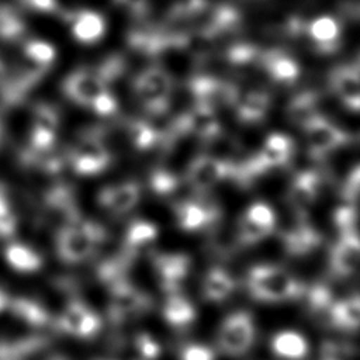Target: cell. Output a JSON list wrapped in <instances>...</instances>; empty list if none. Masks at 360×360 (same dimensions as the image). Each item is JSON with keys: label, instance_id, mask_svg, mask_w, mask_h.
I'll return each mask as SVG.
<instances>
[{"label": "cell", "instance_id": "obj_50", "mask_svg": "<svg viewBox=\"0 0 360 360\" xmlns=\"http://www.w3.org/2000/svg\"><path fill=\"white\" fill-rule=\"evenodd\" d=\"M10 205H8V200L6 198V194L3 191V188L0 187V217L10 214Z\"/></svg>", "mask_w": 360, "mask_h": 360}, {"label": "cell", "instance_id": "obj_33", "mask_svg": "<svg viewBox=\"0 0 360 360\" xmlns=\"http://www.w3.org/2000/svg\"><path fill=\"white\" fill-rule=\"evenodd\" d=\"M7 307H10V309L17 318L27 322L28 325L41 326L45 325L49 319L48 312L44 309V307L31 300L15 298L13 301H8Z\"/></svg>", "mask_w": 360, "mask_h": 360}, {"label": "cell", "instance_id": "obj_25", "mask_svg": "<svg viewBox=\"0 0 360 360\" xmlns=\"http://www.w3.org/2000/svg\"><path fill=\"white\" fill-rule=\"evenodd\" d=\"M292 156V141L283 134H270L257 153V158L264 169L288 163Z\"/></svg>", "mask_w": 360, "mask_h": 360}, {"label": "cell", "instance_id": "obj_13", "mask_svg": "<svg viewBox=\"0 0 360 360\" xmlns=\"http://www.w3.org/2000/svg\"><path fill=\"white\" fill-rule=\"evenodd\" d=\"M58 325L63 332L72 336L89 338L98 330L100 319L97 314L82 301H70L60 314Z\"/></svg>", "mask_w": 360, "mask_h": 360}, {"label": "cell", "instance_id": "obj_16", "mask_svg": "<svg viewBox=\"0 0 360 360\" xmlns=\"http://www.w3.org/2000/svg\"><path fill=\"white\" fill-rule=\"evenodd\" d=\"M174 215L179 226L184 231H198L219 219L218 208L200 201L184 200L174 204Z\"/></svg>", "mask_w": 360, "mask_h": 360}, {"label": "cell", "instance_id": "obj_6", "mask_svg": "<svg viewBox=\"0 0 360 360\" xmlns=\"http://www.w3.org/2000/svg\"><path fill=\"white\" fill-rule=\"evenodd\" d=\"M176 125L179 135L193 134L205 142H212L221 135L215 108L202 103H195L193 108L176 120Z\"/></svg>", "mask_w": 360, "mask_h": 360}, {"label": "cell", "instance_id": "obj_18", "mask_svg": "<svg viewBox=\"0 0 360 360\" xmlns=\"http://www.w3.org/2000/svg\"><path fill=\"white\" fill-rule=\"evenodd\" d=\"M58 128V115L49 105L41 104L35 108L34 124L31 132V146L34 150L44 153L51 149L55 142Z\"/></svg>", "mask_w": 360, "mask_h": 360}, {"label": "cell", "instance_id": "obj_38", "mask_svg": "<svg viewBox=\"0 0 360 360\" xmlns=\"http://www.w3.org/2000/svg\"><path fill=\"white\" fill-rule=\"evenodd\" d=\"M248 219L262 225V226H266V228H270V229H274L276 226V214L274 211L271 210V207H269L267 204L264 202H255L252 204L243 214Z\"/></svg>", "mask_w": 360, "mask_h": 360}, {"label": "cell", "instance_id": "obj_41", "mask_svg": "<svg viewBox=\"0 0 360 360\" xmlns=\"http://www.w3.org/2000/svg\"><path fill=\"white\" fill-rule=\"evenodd\" d=\"M22 22L7 8H0V37L17 38L22 32Z\"/></svg>", "mask_w": 360, "mask_h": 360}, {"label": "cell", "instance_id": "obj_29", "mask_svg": "<svg viewBox=\"0 0 360 360\" xmlns=\"http://www.w3.org/2000/svg\"><path fill=\"white\" fill-rule=\"evenodd\" d=\"M270 104L267 93L260 90L249 91L242 98L236 100V117L242 122H257L264 118Z\"/></svg>", "mask_w": 360, "mask_h": 360}, {"label": "cell", "instance_id": "obj_49", "mask_svg": "<svg viewBox=\"0 0 360 360\" xmlns=\"http://www.w3.org/2000/svg\"><path fill=\"white\" fill-rule=\"evenodd\" d=\"M25 6L38 11H53L56 8L55 0H21Z\"/></svg>", "mask_w": 360, "mask_h": 360}, {"label": "cell", "instance_id": "obj_1", "mask_svg": "<svg viewBox=\"0 0 360 360\" xmlns=\"http://www.w3.org/2000/svg\"><path fill=\"white\" fill-rule=\"evenodd\" d=\"M248 290L262 302H284L304 294V285L294 276L273 264L253 266L248 273Z\"/></svg>", "mask_w": 360, "mask_h": 360}, {"label": "cell", "instance_id": "obj_17", "mask_svg": "<svg viewBox=\"0 0 360 360\" xmlns=\"http://www.w3.org/2000/svg\"><path fill=\"white\" fill-rule=\"evenodd\" d=\"M330 86L339 100L352 111H360V72L359 68L340 66L330 75Z\"/></svg>", "mask_w": 360, "mask_h": 360}, {"label": "cell", "instance_id": "obj_39", "mask_svg": "<svg viewBox=\"0 0 360 360\" xmlns=\"http://www.w3.org/2000/svg\"><path fill=\"white\" fill-rule=\"evenodd\" d=\"M135 350L138 352L139 360H156L160 354L159 343L148 333H139L134 339Z\"/></svg>", "mask_w": 360, "mask_h": 360}, {"label": "cell", "instance_id": "obj_21", "mask_svg": "<svg viewBox=\"0 0 360 360\" xmlns=\"http://www.w3.org/2000/svg\"><path fill=\"white\" fill-rule=\"evenodd\" d=\"M318 187H319V180L314 172H302L292 179L288 188L287 200L301 217L314 204L316 198Z\"/></svg>", "mask_w": 360, "mask_h": 360}, {"label": "cell", "instance_id": "obj_11", "mask_svg": "<svg viewBox=\"0 0 360 360\" xmlns=\"http://www.w3.org/2000/svg\"><path fill=\"white\" fill-rule=\"evenodd\" d=\"M229 176L231 163L208 155L197 156L187 170V180L190 186L198 193L211 188L222 179Z\"/></svg>", "mask_w": 360, "mask_h": 360}, {"label": "cell", "instance_id": "obj_30", "mask_svg": "<svg viewBox=\"0 0 360 360\" xmlns=\"http://www.w3.org/2000/svg\"><path fill=\"white\" fill-rule=\"evenodd\" d=\"M162 314L169 325L177 328L190 325L195 318V309L193 304L179 292L169 294L167 300L165 301Z\"/></svg>", "mask_w": 360, "mask_h": 360}, {"label": "cell", "instance_id": "obj_52", "mask_svg": "<svg viewBox=\"0 0 360 360\" xmlns=\"http://www.w3.org/2000/svg\"><path fill=\"white\" fill-rule=\"evenodd\" d=\"M49 360H66V359H65V357H59V356H58V357H52V359H49Z\"/></svg>", "mask_w": 360, "mask_h": 360}, {"label": "cell", "instance_id": "obj_4", "mask_svg": "<svg viewBox=\"0 0 360 360\" xmlns=\"http://www.w3.org/2000/svg\"><path fill=\"white\" fill-rule=\"evenodd\" d=\"M172 87L170 75L159 66L145 69L134 82L136 97L150 114L167 111V98Z\"/></svg>", "mask_w": 360, "mask_h": 360}, {"label": "cell", "instance_id": "obj_19", "mask_svg": "<svg viewBox=\"0 0 360 360\" xmlns=\"http://www.w3.org/2000/svg\"><path fill=\"white\" fill-rule=\"evenodd\" d=\"M305 31L318 52L332 53L338 49L340 25L336 18L330 15H319L305 27Z\"/></svg>", "mask_w": 360, "mask_h": 360}, {"label": "cell", "instance_id": "obj_44", "mask_svg": "<svg viewBox=\"0 0 360 360\" xmlns=\"http://www.w3.org/2000/svg\"><path fill=\"white\" fill-rule=\"evenodd\" d=\"M181 360H214L215 354L211 347L205 345H187L180 353Z\"/></svg>", "mask_w": 360, "mask_h": 360}, {"label": "cell", "instance_id": "obj_22", "mask_svg": "<svg viewBox=\"0 0 360 360\" xmlns=\"http://www.w3.org/2000/svg\"><path fill=\"white\" fill-rule=\"evenodd\" d=\"M72 35L82 44H93L103 38L105 32V21L101 14L91 10H80L73 14Z\"/></svg>", "mask_w": 360, "mask_h": 360}, {"label": "cell", "instance_id": "obj_8", "mask_svg": "<svg viewBox=\"0 0 360 360\" xmlns=\"http://www.w3.org/2000/svg\"><path fill=\"white\" fill-rule=\"evenodd\" d=\"M70 162L80 176H94L110 163V153L98 138L86 136L70 152Z\"/></svg>", "mask_w": 360, "mask_h": 360}, {"label": "cell", "instance_id": "obj_51", "mask_svg": "<svg viewBox=\"0 0 360 360\" xmlns=\"http://www.w3.org/2000/svg\"><path fill=\"white\" fill-rule=\"evenodd\" d=\"M7 305H8V297L6 295V292L0 287V311L4 309Z\"/></svg>", "mask_w": 360, "mask_h": 360}, {"label": "cell", "instance_id": "obj_28", "mask_svg": "<svg viewBox=\"0 0 360 360\" xmlns=\"http://www.w3.org/2000/svg\"><path fill=\"white\" fill-rule=\"evenodd\" d=\"M235 290V281L224 269L212 267L207 271L202 280V295L211 302L226 300Z\"/></svg>", "mask_w": 360, "mask_h": 360}, {"label": "cell", "instance_id": "obj_37", "mask_svg": "<svg viewBox=\"0 0 360 360\" xmlns=\"http://www.w3.org/2000/svg\"><path fill=\"white\" fill-rule=\"evenodd\" d=\"M24 53L31 60V63L39 66H49L56 56L53 45L41 39H31L24 45Z\"/></svg>", "mask_w": 360, "mask_h": 360}, {"label": "cell", "instance_id": "obj_36", "mask_svg": "<svg viewBox=\"0 0 360 360\" xmlns=\"http://www.w3.org/2000/svg\"><path fill=\"white\" fill-rule=\"evenodd\" d=\"M273 229L262 226L250 219H248L245 215H242L239 225H238V243L242 246H250L255 245L264 238H267Z\"/></svg>", "mask_w": 360, "mask_h": 360}, {"label": "cell", "instance_id": "obj_3", "mask_svg": "<svg viewBox=\"0 0 360 360\" xmlns=\"http://www.w3.org/2000/svg\"><path fill=\"white\" fill-rule=\"evenodd\" d=\"M255 335L256 329L252 315L246 311L233 312L219 326L217 336L218 347L228 356H242L252 347Z\"/></svg>", "mask_w": 360, "mask_h": 360}, {"label": "cell", "instance_id": "obj_40", "mask_svg": "<svg viewBox=\"0 0 360 360\" xmlns=\"http://www.w3.org/2000/svg\"><path fill=\"white\" fill-rule=\"evenodd\" d=\"M332 302V294L325 285L316 284L308 290V304L314 312L328 311Z\"/></svg>", "mask_w": 360, "mask_h": 360}, {"label": "cell", "instance_id": "obj_43", "mask_svg": "<svg viewBox=\"0 0 360 360\" xmlns=\"http://www.w3.org/2000/svg\"><path fill=\"white\" fill-rule=\"evenodd\" d=\"M90 107L98 114V115H103V117H107V115H111L112 112H115L117 110V100L114 98V96L105 90L103 91L101 94H98L93 103L90 104Z\"/></svg>", "mask_w": 360, "mask_h": 360}, {"label": "cell", "instance_id": "obj_35", "mask_svg": "<svg viewBox=\"0 0 360 360\" xmlns=\"http://www.w3.org/2000/svg\"><path fill=\"white\" fill-rule=\"evenodd\" d=\"M128 135H129L132 145L141 150L149 149L159 139V136L155 132V129L152 128V125L149 122L141 121V120H135V121L129 122Z\"/></svg>", "mask_w": 360, "mask_h": 360}, {"label": "cell", "instance_id": "obj_2", "mask_svg": "<svg viewBox=\"0 0 360 360\" xmlns=\"http://www.w3.org/2000/svg\"><path fill=\"white\" fill-rule=\"evenodd\" d=\"M104 236L100 225L76 218L65 225L58 235L59 256L68 263H79L94 252Z\"/></svg>", "mask_w": 360, "mask_h": 360}, {"label": "cell", "instance_id": "obj_23", "mask_svg": "<svg viewBox=\"0 0 360 360\" xmlns=\"http://www.w3.org/2000/svg\"><path fill=\"white\" fill-rule=\"evenodd\" d=\"M330 323L343 330L360 328V294L354 292L343 300L333 301L328 309Z\"/></svg>", "mask_w": 360, "mask_h": 360}, {"label": "cell", "instance_id": "obj_26", "mask_svg": "<svg viewBox=\"0 0 360 360\" xmlns=\"http://www.w3.org/2000/svg\"><path fill=\"white\" fill-rule=\"evenodd\" d=\"M262 65L270 77L281 84H291L300 73V68L291 56L284 52H264L262 53Z\"/></svg>", "mask_w": 360, "mask_h": 360}, {"label": "cell", "instance_id": "obj_42", "mask_svg": "<svg viewBox=\"0 0 360 360\" xmlns=\"http://www.w3.org/2000/svg\"><path fill=\"white\" fill-rule=\"evenodd\" d=\"M177 184L179 180L165 170H158L150 177V186L158 194H169L177 187Z\"/></svg>", "mask_w": 360, "mask_h": 360}, {"label": "cell", "instance_id": "obj_7", "mask_svg": "<svg viewBox=\"0 0 360 360\" xmlns=\"http://www.w3.org/2000/svg\"><path fill=\"white\" fill-rule=\"evenodd\" d=\"M149 304L150 300L124 278L111 284L110 316L114 322H121L143 312Z\"/></svg>", "mask_w": 360, "mask_h": 360}, {"label": "cell", "instance_id": "obj_14", "mask_svg": "<svg viewBox=\"0 0 360 360\" xmlns=\"http://www.w3.org/2000/svg\"><path fill=\"white\" fill-rule=\"evenodd\" d=\"M190 90L197 103L215 108L219 104H233L238 100L235 86L208 76H195L190 80Z\"/></svg>", "mask_w": 360, "mask_h": 360}, {"label": "cell", "instance_id": "obj_10", "mask_svg": "<svg viewBox=\"0 0 360 360\" xmlns=\"http://www.w3.org/2000/svg\"><path fill=\"white\" fill-rule=\"evenodd\" d=\"M330 270L338 277L353 274L360 266V235L356 229L343 231L330 250Z\"/></svg>", "mask_w": 360, "mask_h": 360}, {"label": "cell", "instance_id": "obj_45", "mask_svg": "<svg viewBox=\"0 0 360 360\" xmlns=\"http://www.w3.org/2000/svg\"><path fill=\"white\" fill-rule=\"evenodd\" d=\"M356 218H357L356 210L350 204L338 208L335 212V224L339 226L340 232L356 229V226H354Z\"/></svg>", "mask_w": 360, "mask_h": 360}, {"label": "cell", "instance_id": "obj_24", "mask_svg": "<svg viewBox=\"0 0 360 360\" xmlns=\"http://www.w3.org/2000/svg\"><path fill=\"white\" fill-rule=\"evenodd\" d=\"M322 242L321 235L308 224L300 222L295 228L283 235V245L288 255L302 256L312 252Z\"/></svg>", "mask_w": 360, "mask_h": 360}, {"label": "cell", "instance_id": "obj_5", "mask_svg": "<svg viewBox=\"0 0 360 360\" xmlns=\"http://www.w3.org/2000/svg\"><path fill=\"white\" fill-rule=\"evenodd\" d=\"M190 20L193 21L194 30L198 32V35L212 38L225 31L233 30L239 24L240 17L231 6H208V3H205L194 15L190 17Z\"/></svg>", "mask_w": 360, "mask_h": 360}, {"label": "cell", "instance_id": "obj_32", "mask_svg": "<svg viewBox=\"0 0 360 360\" xmlns=\"http://www.w3.org/2000/svg\"><path fill=\"white\" fill-rule=\"evenodd\" d=\"M158 238V228L155 224L149 221H134L125 236V245H127V253L131 256H135L138 252L149 246L155 242Z\"/></svg>", "mask_w": 360, "mask_h": 360}, {"label": "cell", "instance_id": "obj_9", "mask_svg": "<svg viewBox=\"0 0 360 360\" xmlns=\"http://www.w3.org/2000/svg\"><path fill=\"white\" fill-rule=\"evenodd\" d=\"M307 145L309 153L314 156H323L347 143L349 136L336 125L318 115L304 127Z\"/></svg>", "mask_w": 360, "mask_h": 360}, {"label": "cell", "instance_id": "obj_15", "mask_svg": "<svg viewBox=\"0 0 360 360\" xmlns=\"http://www.w3.org/2000/svg\"><path fill=\"white\" fill-rule=\"evenodd\" d=\"M160 284L169 294L177 292L190 271V257L183 253H160L153 257Z\"/></svg>", "mask_w": 360, "mask_h": 360}, {"label": "cell", "instance_id": "obj_20", "mask_svg": "<svg viewBox=\"0 0 360 360\" xmlns=\"http://www.w3.org/2000/svg\"><path fill=\"white\" fill-rule=\"evenodd\" d=\"M141 198V190L135 183H121L105 187L100 191V204L115 214H124L134 208Z\"/></svg>", "mask_w": 360, "mask_h": 360}, {"label": "cell", "instance_id": "obj_46", "mask_svg": "<svg viewBox=\"0 0 360 360\" xmlns=\"http://www.w3.org/2000/svg\"><path fill=\"white\" fill-rule=\"evenodd\" d=\"M207 1L205 0H173V15L190 18Z\"/></svg>", "mask_w": 360, "mask_h": 360}, {"label": "cell", "instance_id": "obj_12", "mask_svg": "<svg viewBox=\"0 0 360 360\" xmlns=\"http://www.w3.org/2000/svg\"><path fill=\"white\" fill-rule=\"evenodd\" d=\"M105 83L107 82L97 70L91 72L80 69L66 77L63 83V90L70 100H73L79 105L87 107L98 94L107 90Z\"/></svg>", "mask_w": 360, "mask_h": 360}, {"label": "cell", "instance_id": "obj_48", "mask_svg": "<svg viewBox=\"0 0 360 360\" xmlns=\"http://www.w3.org/2000/svg\"><path fill=\"white\" fill-rule=\"evenodd\" d=\"M122 7L128 8L135 15L141 17L148 11V0H115Z\"/></svg>", "mask_w": 360, "mask_h": 360}, {"label": "cell", "instance_id": "obj_27", "mask_svg": "<svg viewBox=\"0 0 360 360\" xmlns=\"http://www.w3.org/2000/svg\"><path fill=\"white\" fill-rule=\"evenodd\" d=\"M271 350L281 359L302 360L308 354V342L298 332L283 330L273 336Z\"/></svg>", "mask_w": 360, "mask_h": 360}, {"label": "cell", "instance_id": "obj_31", "mask_svg": "<svg viewBox=\"0 0 360 360\" xmlns=\"http://www.w3.org/2000/svg\"><path fill=\"white\" fill-rule=\"evenodd\" d=\"M4 259L17 271L31 273L42 266L41 256L27 245L10 243L4 249Z\"/></svg>", "mask_w": 360, "mask_h": 360}, {"label": "cell", "instance_id": "obj_47", "mask_svg": "<svg viewBox=\"0 0 360 360\" xmlns=\"http://www.w3.org/2000/svg\"><path fill=\"white\" fill-rule=\"evenodd\" d=\"M343 197L349 202L360 197V165L356 166L349 174V179L346 180V184L343 187Z\"/></svg>", "mask_w": 360, "mask_h": 360}, {"label": "cell", "instance_id": "obj_53", "mask_svg": "<svg viewBox=\"0 0 360 360\" xmlns=\"http://www.w3.org/2000/svg\"><path fill=\"white\" fill-rule=\"evenodd\" d=\"M325 360H333V359H325Z\"/></svg>", "mask_w": 360, "mask_h": 360}, {"label": "cell", "instance_id": "obj_34", "mask_svg": "<svg viewBox=\"0 0 360 360\" xmlns=\"http://www.w3.org/2000/svg\"><path fill=\"white\" fill-rule=\"evenodd\" d=\"M318 115L319 112L316 110V97L311 93L295 97L288 105L290 120L302 128Z\"/></svg>", "mask_w": 360, "mask_h": 360}]
</instances>
